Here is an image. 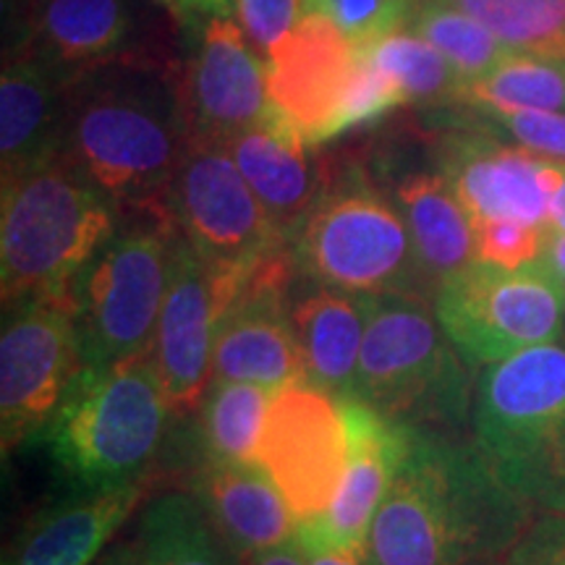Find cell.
Returning a JSON list of instances; mask_svg holds the SVG:
<instances>
[{
    "label": "cell",
    "instance_id": "d6986e66",
    "mask_svg": "<svg viewBox=\"0 0 565 565\" xmlns=\"http://www.w3.org/2000/svg\"><path fill=\"white\" fill-rule=\"evenodd\" d=\"M186 484L238 565L294 540L296 515L259 463L196 466Z\"/></svg>",
    "mask_w": 565,
    "mask_h": 565
},
{
    "label": "cell",
    "instance_id": "7402d4cb",
    "mask_svg": "<svg viewBox=\"0 0 565 565\" xmlns=\"http://www.w3.org/2000/svg\"><path fill=\"white\" fill-rule=\"evenodd\" d=\"M71 82L34 55L17 51L0 74V179L55 160L66 134Z\"/></svg>",
    "mask_w": 565,
    "mask_h": 565
},
{
    "label": "cell",
    "instance_id": "8992f818",
    "mask_svg": "<svg viewBox=\"0 0 565 565\" xmlns=\"http://www.w3.org/2000/svg\"><path fill=\"white\" fill-rule=\"evenodd\" d=\"M353 401L406 429L463 437L475 416L469 364L427 296H374Z\"/></svg>",
    "mask_w": 565,
    "mask_h": 565
},
{
    "label": "cell",
    "instance_id": "44dd1931",
    "mask_svg": "<svg viewBox=\"0 0 565 565\" xmlns=\"http://www.w3.org/2000/svg\"><path fill=\"white\" fill-rule=\"evenodd\" d=\"M131 0H45L30 11L19 51L74 84L89 71L113 66L134 42Z\"/></svg>",
    "mask_w": 565,
    "mask_h": 565
},
{
    "label": "cell",
    "instance_id": "ba28073f",
    "mask_svg": "<svg viewBox=\"0 0 565 565\" xmlns=\"http://www.w3.org/2000/svg\"><path fill=\"white\" fill-rule=\"evenodd\" d=\"M173 238L166 215H134L79 273L71 296L84 366H108L152 351Z\"/></svg>",
    "mask_w": 565,
    "mask_h": 565
},
{
    "label": "cell",
    "instance_id": "60d3db41",
    "mask_svg": "<svg viewBox=\"0 0 565 565\" xmlns=\"http://www.w3.org/2000/svg\"><path fill=\"white\" fill-rule=\"evenodd\" d=\"M550 233H565V179L553 196V204H550Z\"/></svg>",
    "mask_w": 565,
    "mask_h": 565
},
{
    "label": "cell",
    "instance_id": "484cf974",
    "mask_svg": "<svg viewBox=\"0 0 565 565\" xmlns=\"http://www.w3.org/2000/svg\"><path fill=\"white\" fill-rule=\"evenodd\" d=\"M275 393L278 391L265 385L212 380L194 414V469L259 463V443Z\"/></svg>",
    "mask_w": 565,
    "mask_h": 565
},
{
    "label": "cell",
    "instance_id": "2e32d148",
    "mask_svg": "<svg viewBox=\"0 0 565 565\" xmlns=\"http://www.w3.org/2000/svg\"><path fill=\"white\" fill-rule=\"evenodd\" d=\"M437 173L448 181L475 225L519 221L547 228L550 204L565 179V162L521 145H503L477 124L440 139Z\"/></svg>",
    "mask_w": 565,
    "mask_h": 565
},
{
    "label": "cell",
    "instance_id": "5b68a950",
    "mask_svg": "<svg viewBox=\"0 0 565 565\" xmlns=\"http://www.w3.org/2000/svg\"><path fill=\"white\" fill-rule=\"evenodd\" d=\"M171 422L152 351L108 366H82L45 443L74 490L145 482Z\"/></svg>",
    "mask_w": 565,
    "mask_h": 565
},
{
    "label": "cell",
    "instance_id": "8d00e7d4",
    "mask_svg": "<svg viewBox=\"0 0 565 565\" xmlns=\"http://www.w3.org/2000/svg\"><path fill=\"white\" fill-rule=\"evenodd\" d=\"M168 11L181 19L233 17V0H158Z\"/></svg>",
    "mask_w": 565,
    "mask_h": 565
},
{
    "label": "cell",
    "instance_id": "7bdbcfd3",
    "mask_svg": "<svg viewBox=\"0 0 565 565\" xmlns=\"http://www.w3.org/2000/svg\"><path fill=\"white\" fill-rule=\"evenodd\" d=\"M19 3H24V6H26V9H30V11H32V9H38V6H40V3H45V0H19Z\"/></svg>",
    "mask_w": 565,
    "mask_h": 565
},
{
    "label": "cell",
    "instance_id": "f35d334b",
    "mask_svg": "<svg viewBox=\"0 0 565 565\" xmlns=\"http://www.w3.org/2000/svg\"><path fill=\"white\" fill-rule=\"evenodd\" d=\"M246 565H307V561H303L299 545L291 540V542H286L282 547L273 550V553L254 557V561H249Z\"/></svg>",
    "mask_w": 565,
    "mask_h": 565
},
{
    "label": "cell",
    "instance_id": "e575fe53",
    "mask_svg": "<svg viewBox=\"0 0 565 565\" xmlns=\"http://www.w3.org/2000/svg\"><path fill=\"white\" fill-rule=\"evenodd\" d=\"M233 17L254 51L267 61V55L299 24L303 9L301 0H233Z\"/></svg>",
    "mask_w": 565,
    "mask_h": 565
},
{
    "label": "cell",
    "instance_id": "5bb4252c",
    "mask_svg": "<svg viewBox=\"0 0 565 565\" xmlns=\"http://www.w3.org/2000/svg\"><path fill=\"white\" fill-rule=\"evenodd\" d=\"M364 61L366 51L328 19L301 17L265 61L270 113L309 150L335 139Z\"/></svg>",
    "mask_w": 565,
    "mask_h": 565
},
{
    "label": "cell",
    "instance_id": "9c48e42d",
    "mask_svg": "<svg viewBox=\"0 0 565 565\" xmlns=\"http://www.w3.org/2000/svg\"><path fill=\"white\" fill-rule=\"evenodd\" d=\"M433 307L469 370L565 333V282L545 257L515 270L475 259L437 286Z\"/></svg>",
    "mask_w": 565,
    "mask_h": 565
},
{
    "label": "cell",
    "instance_id": "ac0fdd59",
    "mask_svg": "<svg viewBox=\"0 0 565 565\" xmlns=\"http://www.w3.org/2000/svg\"><path fill=\"white\" fill-rule=\"evenodd\" d=\"M189 139L225 145L270 113L267 63L233 17L204 19L181 87Z\"/></svg>",
    "mask_w": 565,
    "mask_h": 565
},
{
    "label": "cell",
    "instance_id": "7a4b0ae2",
    "mask_svg": "<svg viewBox=\"0 0 565 565\" xmlns=\"http://www.w3.org/2000/svg\"><path fill=\"white\" fill-rule=\"evenodd\" d=\"M186 147L181 89L154 71L113 63L68 87L61 158L118 212L166 215Z\"/></svg>",
    "mask_w": 565,
    "mask_h": 565
},
{
    "label": "cell",
    "instance_id": "1f68e13d",
    "mask_svg": "<svg viewBox=\"0 0 565 565\" xmlns=\"http://www.w3.org/2000/svg\"><path fill=\"white\" fill-rule=\"evenodd\" d=\"M416 6L419 0H301L303 17L328 19L362 51L408 32Z\"/></svg>",
    "mask_w": 565,
    "mask_h": 565
},
{
    "label": "cell",
    "instance_id": "f6af8a7d",
    "mask_svg": "<svg viewBox=\"0 0 565 565\" xmlns=\"http://www.w3.org/2000/svg\"><path fill=\"white\" fill-rule=\"evenodd\" d=\"M561 63H563V68H565V58H561Z\"/></svg>",
    "mask_w": 565,
    "mask_h": 565
},
{
    "label": "cell",
    "instance_id": "4dcf8cb0",
    "mask_svg": "<svg viewBox=\"0 0 565 565\" xmlns=\"http://www.w3.org/2000/svg\"><path fill=\"white\" fill-rule=\"evenodd\" d=\"M513 51L565 58V0H445Z\"/></svg>",
    "mask_w": 565,
    "mask_h": 565
},
{
    "label": "cell",
    "instance_id": "d590c367",
    "mask_svg": "<svg viewBox=\"0 0 565 565\" xmlns=\"http://www.w3.org/2000/svg\"><path fill=\"white\" fill-rule=\"evenodd\" d=\"M505 565H565V515L534 519Z\"/></svg>",
    "mask_w": 565,
    "mask_h": 565
},
{
    "label": "cell",
    "instance_id": "836d02e7",
    "mask_svg": "<svg viewBox=\"0 0 565 565\" xmlns=\"http://www.w3.org/2000/svg\"><path fill=\"white\" fill-rule=\"evenodd\" d=\"M477 259L498 267H524L540 259L547 249L550 231L519 221H484L475 225Z\"/></svg>",
    "mask_w": 565,
    "mask_h": 565
},
{
    "label": "cell",
    "instance_id": "9a60e30c",
    "mask_svg": "<svg viewBox=\"0 0 565 565\" xmlns=\"http://www.w3.org/2000/svg\"><path fill=\"white\" fill-rule=\"evenodd\" d=\"M296 263L291 249L267 257L246 275L215 330L212 380L265 385L273 391L303 380L291 320Z\"/></svg>",
    "mask_w": 565,
    "mask_h": 565
},
{
    "label": "cell",
    "instance_id": "83f0119b",
    "mask_svg": "<svg viewBox=\"0 0 565 565\" xmlns=\"http://www.w3.org/2000/svg\"><path fill=\"white\" fill-rule=\"evenodd\" d=\"M366 58L393 84L404 105L454 108L469 100V82L461 71L414 32L393 34L366 51Z\"/></svg>",
    "mask_w": 565,
    "mask_h": 565
},
{
    "label": "cell",
    "instance_id": "603a6c76",
    "mask_svg": "<svg viewBox=\"0 0 565 565\" xmlns=\"http://www.w3.org/2000/svg\"><path fill=\"white\" fill-rule=\"evenodd\" d=\"M307 282V280H303ZM374 296L307 282L291 299L303 380L335 401L356 398V372Z\"/></svg>",
    "mask_w": 565,
    "mask_h": 565
},
{
    "label": "cell",
    "instance_id": "4fadbf2b",
    "mask_svg": "<svg viewBox=\"0 0 565 565\" xmlns=\"http://www.w3.org/2000/svg\"><path fill=\"white\" fill-rule=\"evenodd\" d=\"M242 282V278L210 270L175 231L168 291L152 343L171 419H189L200 408L212 383L217 322Z\"/></svg>",
    "mask_w": 565,
    "mask_h": 565
},
{
    "label": "cell",
    "instance_id": "8fae6325",
    "mask_svg": "<svg viewBox=\"0 0 565 565\" xmlns=\"http://www.w3.org/2000/svg\"><path fill=\"white\" fill-rule=\"evenodd\" d=\"M82 366L74 301H24L6 309L0 333V440L6 458L45 440Z\"/></svg>",
    "mask_w": 565,
    "mask_h": 565
},
{
    "label": "cell",
    "instance_id": "cb8c5ba5",
    "mask_svg": "<svg viewBox=\"0 0 565 565\" xmlns=\"http://www.w3.org/2000/svg\"><path fill=\"white\" fill-rule=\"evenodd\" d=\"M223 147L278 231L291 238L296 225L330 183L322 168L309 158V147L273 113H267L263 124L238 131Z\"/></svg>",
    "mask_w": 565,
    "mask_h": 565
},
{
    "label": "cell",
    "instance_id": "30bf717a",
    "mask_svg": "<svg viewBox=\"0 0 565 565\" xmlns=\"http://www.w3.org/2000/svg\"><path fill=\"white\" fill-rule=\"evenodd\" d=\"M166 215L202 263L221 275L244 280L267 257L288 249V238L217 141L189 139Z\"/></svg>",
    "mask_w": 565,
    "mask_h": 565
},
{
    "label": "cell",
    "instance_id": "ab89813d",
    "mask_svg": "<svg viewBox=\"0 0 565 565\" xmlns=\"http://www.w3.org/2000/svg\"><path fill=\"white\" fill-rule=\"evenodd\" d=\"M545 263L553 267V273L565 282V233H550V242L545 254Z\"/></svg>",
    "mask_w": 565,
    "mask_h": 565
},
{
    "label": "cell",
    "instance_id": "e0dca14e",
    "mask_svg": "<svg viewBox=\"0 0 565 565\" xmlns=\"http://www.w3.org/2000/svg\"><path fill=\"white\" fill-rule=\"evenodd\" d=\"M349 427V461L333 503L315 519L296 521L299 550L364 553L380 505L404 461L408 429L393 424L362 401H341Z\"/></svg>",
    "mask_w": 565,
    "mask_h": 565
},
{
    "label": "cell",
    "instance_id": "74e56055",
    "mask_svg": "<svg viewBox=\"0 0 565 565\" xmlns=\"http://www.w3.org/2000/svg\"><path fill=\"white\" fill-rule=\"evenodd\" d=\"M307 565H377L370 550L364 553H320V550H301Z\"/></svg>",
    "mask_w": 565,
    "mask_h": 565
},
{
    "label": "cell",
    "instance_id": "ee69618b",
    "mask_svg": "<svg viewBox=\"0 0 565 565\" xmlns=\"http://www.w3.org/2000/svg\"><path fill=\"white\" fill-rule=\"evenodd\" d=\"M482 565H505V563H482Z\"/></svg>",
    "mask_w": 565,
    "mask_h": 565
},
{
    "label": "cell",
    "instance_id": "3957f363",
    "mask_svg": "<svg viewBox=\"0 0 565 565\" xmlns=\"http://www.w3.org/2000/svg\"><path fill=\"white\" fill-rule=\"evenodd\" d=\"M108 196L55 158L3 181L0 286L3 309L24 301H74V282L118 231Z\"/></svg>",
    "mask_w": 565,
    "mask_h": 565
},
{
    "label": "cell",
    "instance_id": "7c38bea8",
    "mask_svg": "<svg viewBox=\"0 0 565 565\" xmlns=\"http://www.w3.org/2000/svg\"><path fill=\"white\" fill-rule=\"evenodd\" d=\"M349 461L343 404L307 380L280 387L267 412L259 466L296 521L315 519L333 503Z\"/></svg>",
    "mask_w": 565,
    "mask_h": 565
},
{
    "label": "cell",
    "instance_id": "d4e9b609",
    "mask_svg": "<svg viewBox=\"0 0 565 565\" xmlns=\"http://www.w3.org/2000/svg\"><path fill=\"white\" fill-rule=\"evenodd\" d=\"M395 204L404 212L419 265L437 286L477 259V231L463 204L440 173H408L395 183Z\"/></svg>",
    "mask_w": 565,
    "mask_h": 565
},
{
    "label": "cell",
    "instance_id": "d6a6232c",
    "mask_svg": "<svg viewBox=\"0 0 565 565\" xmlns=\"http://www.w3.org/2000/svg\"><path fill=\"white\" fill-rule=\"evenodd\" d=\"M484 129L503 131L526 150L565 162V113L521 108H475Z\"/></svg>",
    "mask_w": 565,
    "mask_h": 565
},
{
    "label": "cell",
    "instance_id": "f546056e",
    "mask_svg": "<svg viewBox=\"0 0 565 565\" xmlns=\"http://www.w3.org/2000/svg\"><path fill=\"white\" fill-rule=\"evenodd\" d=\"M466 105L565 113V68L561 58L519 51L482 79L469 84Z\"/></svg>",
    "mask_w": 565,
    "mask_h": 565
},
{
    "label": "cell",
    "instance_id": "277c9868",
    "mask_svg": "<svg viewBox=\"0 0 565 565\" xmlns=\"http://www.w3.org/2000/svg\"><path fill=\"white\" fill-rule=\"evenodd\" d=\"M475 443L508 492L540 515H565V343L484 366Z\"/></svg>",
    "mask_w": 565,
    "mask_h": 565
},
{
    "label": "cell",
    "instance_id": "f1b7e54d",
    "mask_svg": "<svg viewBox=\"0 0 565 565\" xmlns=\"http://www.w3.org/2000/svg\"><path fill=\"white\" fill-rule=\"evenodd\" d=\"M408 32L437 47L469 84L482 79L513 53H519L487 30L482 21L445 0H419Z\"/></svg>",
    "mask_w": 565,
    "mask_h": 565
},
{
    "label": "cell",
    "instance_id": "ffe728a7",
    "mask_svg": "<svg viewBox=\"0 0 565 565\" xmlns=\"http://www.w3.org/2000/svg\"><path fill=\"white\" fill-rule=\"evenodd\" d=\"M147 482L76 490L68 500L42 508L13 536L3 565H92L147 498Z\"/></svg>",
    "mask_w": 565,
    "mask_h": 565
},
{
    "label": "cell",
    "instance_id": "b9f144b4",
    "mask_svg": "<svg viewBox=\"0 0 565 565\" xmlns=\"http://www.w3.org/2000/svg\"><path fill=\"white\" fill-rule=\"evenodd\" d=\"M97 565H137V557H134V550H131V542H126V545H118L113 547L108 555L103 557Z\"/></svg>",
    "mask_w": 565,
    "mask_h": 565
},
{
    "label": "cell",
    "instance_id": "52a82bcc",
    "mask_svg": "<svg viewBox=\"0 0 565 565\" xmlns=\"http://www.w3.org/2000/svg\"><path fill=\"white\" fill-rule=\"evenodd\" d=\"M288 249L296 273L317 286L370 296H435L404 212L362 168L330 179L315 207L296 225Z\"/></svg>",
    "mask_w": 565,
    "mask_h": 565
},
{
    "label": "cell",
    "instance_id": "4316f807",
    "mask_svg": "<svg viewBox=\"0 0 565 565\" xmlns=\"http://www.w3.org/2000/svg\"><path fill=\"white\" fill-rule=\"evenodd\" d=\"M137 565H238L192 492H166L139 515Z\"/></svg>",
    "mask_w": 565,
    "mask_h": 565
},
{
    "label": "cell",
    "instance_id": "6da1fadb",
    "mask_svg": "<svg viewBox=\"0 0 565 565\" xmlns=\"http://www.w3.org/2000/svg\"><path fill=\"white\" fill-rule=\"evenodd\" d=\"M534 521L475 440L408 429L404 461L370 532L377 565L505 563Z\"/></svg>",
    "mask_w": 565,
    "mask_h": 565
}]
</instances>
